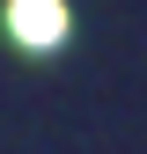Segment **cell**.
<instances>
[{
	"label": "cell",
	"instance_id": "6da1fadb",
	"mask_svg": "<svg viewBox=\"0 0 147 154\" xmlns=\"http://www.w3.org/2000/svg\"><path fill=\"white\" fill-rule=\"evenodd\" d=\"M8 29L22 37V44L44 51V44L66 37V8H59V0H8Z\"/></svg>",
	"mask_w": 147,
	"mask_h": 154
}]
</instances>
